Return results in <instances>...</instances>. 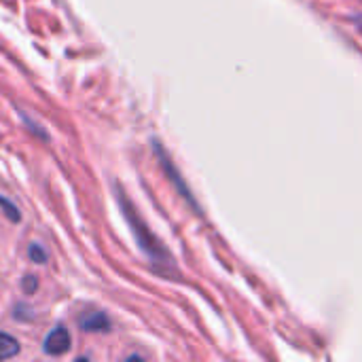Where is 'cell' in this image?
Here are the masks:
<instances>
[{"label": "cell", "mask_w": 362, "mask_h": 362, "mask_svg": "<svg viewBox=\"0 0 362 362\" xmlns=\"http://www.w3.org/2000/svg\"><path fill=\"white\" fill-rule=\"evenodd\" d=\"M115 197H117V202H119V206H121V212H123L125 221H127L129 227H132V233H134V238H136L140 250H142L153 263H163V265H168V263H170V255L165 252V248L161 246V242L148 231L146 223L140 218V214L136 212V206L125 197V193H123L121 187H115Z\"/></svg>", "instance_id": "cell-1"}, {"label": "cell", "mask_w": 362, "mask_h": 362, "mask_svg": "<svg viewBox=\"0 0 362 362\" xmlns=\"http://www.w3.org/2000/svg\"><path fill=\"white\" fill-rule=\"evenodd\" d=\"M70 333L64 325H57L47 337H45V344H42V350L45 354L49 356H64L68 350H70Z\"/></svg>", "instance_id": "cell-2"}, {"label": "cell", "mask_w": 362, "mask_h": 362, "mask_svg": "<svg viewBox=\"0 0 362 362\" xmlns=\"http://www.w3.org/2000/svg\"><path fill=\"white\" fill-rule=\"evenodd\" d=\"M78 327L85 333H108L112 325H110V318L104 312L93 310V312H85V314L78 316Z\"/></svg>", "instance_id": "cell-3"}, {"label": "cell", "mask_w": 362, "mask_h": 362, "mask_svg": "<svg viewBox=\"0 0 362 362\" xmlns=\"http://www.w3.org/2000/svg\"><path fill=\"white\" fill-rule=\"evenodd\" d=\"M17 354H19V341L15 337H11L8 333L0 331V362L8 361Z\"/></svg>", "instance_id": "cell-4"}, {"label": "cell", "mask_w": 362, "mask_h": 362, "mask_svg": "<svg viewBox=\"0 0 362 362\" xmlns=\"http://www.w3.org/2000/svg\"><path fill=\"white\" fill-rule=\"evenodd\" d=\"M0 208H2V212H4V216H6L8 221H13V223H19V221H21V214H19L17 206H15L8 197H2V195H0Z\"/></svg>", "instance_id": "cell-5"}, {"label": "cell", "mask_w": 362, "mask_h": 362, "mask_svg": "<svg viewBox=\"0 0 362 362\" xmlns=\"http://www.w3.org/2000/svg\"><path fill=\"white\" fill-rule=\"evenodd\" d=\"M28 257H30V261H34L36 265H45L47 263V250L40 246V244H30V248H28Z\"/></svg>", "instance_id": "cell-6"}, {"label": "cell", "mask_w": 362, "mask_h": 362, "mask_svg": "<svg viewBox=\"0 0 362 362\" xmlns=\"http://www.w3.org/2000/svg\"><path fill=\"white\" fill-rule=\"evenodd\" d=\"M13 318H15V320H21V322L32 320V318H34L32 308H28L25 303H17V305L13 308Z\"/></svg>", "instance_id": "cell-7"}, {"label": "cell", "mask_w": 362, "mask_h": 362, "mask_svg": "<svg viewBox=\"0 0 362 362\" xmlns=\"http://www.w3.org/2000/svg\"><path fill=\"white\" fill-rule=\"evenodd\" d=\"M36 288H38V278L32 276V274L23 276V280H21V291H23V295H34Z\"/></svg>", "instance_id": "cell-8"}, {"label": "cell", "mask_w": 362, "mask_h": 362, "mask_svg": "<svg viewBox=\"0 0 362 362\" xmlns=\"http://www.w3.org/2000/svg\"><path fill=\"white\" fill-rule=\"evenodd\" d=\"M356 21H358V28L362 30V15H361V17H356Z\"/></svg>", "instance_id": "cell-9"}]
</instances>
